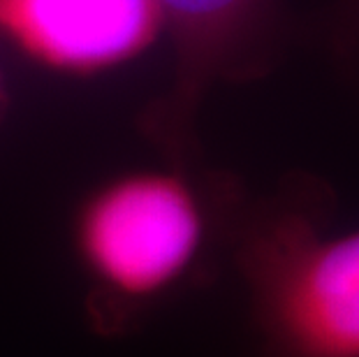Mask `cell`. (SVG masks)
I'll use <instances>...</instances> for the list:
<instances>
[{
  "instance_id": "6da1fadb",
  "label": "cell",
  "mask_w": 359,
  "mask_h": 357,
  "mask_svg": "<svg viewBox=\"0 0 359 357\" xmlns=\"http://www.w3.org/2000/svg\"><path fill=\"white\" fill-rule=\"evenodd\" d=\"M241 195L227 174L172 163L111 174L83 193L70 246L95 328L123 332L190 283L227 237Z\"/></svg>"
},
{
  "instance_id": "7a4b0ae2",
  "label": "cell",
  "mask_w": 359,
  "mask_h": 357,
  "mask_svg": "<svg viewBox=\"0 0 359 357\" xmlns=\"http://www.w3.org/2000/svg\"><path fill=\"white\" fill-rule=\"evenodd\" d=\"M330 188L304 174L236 202L227 239L259 357H359V225L330 227Z\"/></svg>"
},
{
  "instance_id": "3957f363",
  "label": "cell",
  "mask_w": 359,
  "mask_h": 357,
  "mask_svg": "<svg viewBox=\"0 0 359 357\" xmlns=\"http://www.w3.org/2000/svg\"><path fill=\"white\" fill-rule=\"evenodd\" d=\"M172 47V77L140 114V133L165 163H197V114L218 83L266 77L285 56L297 21L285 0H154Z\"/></svg>"
},
{
  "instance_id": "277c9868",
  "label": "cell",
  "mask_w": 359,
  "mask_h": 357,
  "mask_svg": "<svg viewBox=\"0 0 359 357\" xmlns=\"http://www.w3.org/2000/svg\"><path fill=\"white\" fill-rule=\"evenodd\" d=\"M160 37L154 0H0V42L58 77L114 72Z\"/></svg>"
},
{
  "instance_id": "5b68a950",
  "label": "cell",
  "mask_w": 359,
  "mask_h": 357,
  "mask_svg": "<svg viewBox=\"0 0 359 357\" xmlns=\"http://www.w3.org/2000/svg\"><path fill=\"white\" fill-rule=\"evenodd\" d=\"M327 42L339 63L359 79V0H336L327 19Z\"/></svg>"
},
{
  "instance_id": "8992f818",
  "label": "cell",
  "mask_w": 359,
  "mask_h": 357,
  "mask_svg": "<svg viewBox=\"0 0 359 357\" xmlns=\"http://www.w3.org/2000/svg\"><path fill=\"white\" fill-rule=\"evenodd\" d=\"M7 107H10V93H7V83H5V74L3 67H0V123H3Z\"/></svg>"
}]
</instances>
